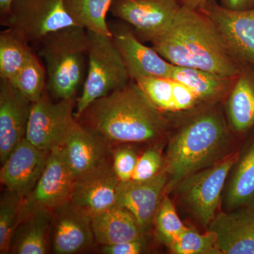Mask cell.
<instances>
[{
  "label": "cell",
  "instance_id": "22",
  "mask_svg": "<svg viewBox=\"0 0 254 254\" xmlns=\"http://www.w3.org/2000/svg\"><path fill=\"white\" fill-rule=\"evenodd\" d=\"M53 211L42 209L26 217L16 228L10 254L48 253V236L53 228Z\"/></svg>",
  "mask_w": 254,
  "mask_h": 254
},
{
  "label": "cell",
  "instance_id": "13",
  "mask_svg": "<svg viewBox=\"0 0 254 254\" xmlns=\"http://www.w3.org/2000/svg\"><path fill=\"white\" fill-rule=\"evenodd\" d=\"M119 182L113 165L107 162L75 180L70 203L88 218H94L117 205Z\"/></svg>",
  "mask_w": 254,
  "mask_h": 254
},
{
  "label": "cell",
  "instance_id": "20",
  "mask_svg": "<svg viewBox=\"0 0 254 254\" xmlns=\"http://www.w3.org/2000/svg\"><path fill=\"white\" fill-rule=\"evenodd\" d=\"M225 102L232 131L245 133L254 127V66H242Z\"/></svg>",
  "mask_w": 254,
  "mask_h": 254
},
{
  "label": "cell",
  "instance_id": "9",
  "mask_svg": "<svg viewBox=\"0 0 254 254\" xmlns=\"http://www.w3.org/2000/svg\"><path fill=\"white\" fill-rule=\"evenodd\" d=\"M181 7L176 0H114L110 12L131 26L140 41L151 43L170 28Z\"/></svg>",
  "mask_w": 254,
  "mask_h": 254
},
{
  "label": "cell",
  "instance_id": "5",
  "mask_svg": "<svg viewBox=\"0 0 254 254\" xmlns=\"http://www.w3.org/2000/svg\"><path fill=\"white\" fill-rule=\"evenodd\" d=\"M88 67L81 95L76 100L75 118L102 97L131 81L123 58L112 36L88 31Z\"/></svg>",
  "mask_w": 254,
  "mask_h": 254
},
{
  "label": "cell",
  "instance_id": "19",
  "mask_svg": "<svg viewBox=\"0 0 254 254\" xmlns=\"http://www.w3.org/2000/svg\"><path fill=\"white\" fill-rule=\"evenodd\" d=\"M53 252L77 254L93 245L95 240L91 219L76 210L69 200L53 210Z\"/></svg>",
  "mask_w": 254,
  "mask_h": 254
},
{
  "label": "cell",
  "instance_id": "10",
  "mask_svg": "<svg viewBox=\"0 0 254 254\" xmlns=\"http://www.w3.org/2000/svg\"><path fill=\"white\" fill-rule=\"evenodd\" d=\"M74 181L63 146L56 147L50 151L46 168L36 187L23 198L20 222L37 210L53 211L68 201Z\"/></svg>",
  "mask_w": 254,
  "mask_h": 254
},
{
  "label": "cell",
  "instance_id": "8",
  "mask_svg": "<svg viewBox=\"0 0 254 254\" xmlns=\"http://www.w3.org/2000/svg\"><path fill=\"white\" fill-rule=\"evenodd\" d=\"M77 98L53 101L48 90L33 103L26 138L39 149L50 152L63 146L68 131L76 121Z\"/></svg>",
  "mask_w": 254,
  "mask_h": 254
},
{
  "label": "cell",
  "instance_id": "33",
  "mask_svg": "<svg viewBox=\"0 0 254 254\" xmlns=\"http://www.w3.org/2000/svg\"><path fill=\"white\" fill-rule=\"evenodd\" d=\"M138 158L136 151L130 147H120L114 150L112 165L119 181L131 180Z\"/></svg>",
  "mask_w": 254,
  "mask_h": 254
},
{
  "label": "cell",
  "instance_id": "37",
  "mask_svg": "<svg viewBox=\"0 0 254 254\" xmlns=\"http://www.w3.org/2000/svg\"><path fill=\"white\" fill-rule=\"evenodd\" d=\"M13 0H0V14L1 18L4 17L9 13L10 6Z\"/></svg>",
  "mask_w": 254,
  "mask_h": 254
},
{
  "label": "cell",
  "instance_id": "27",
  "mask_svg": "<svg viewBox=\"0 0 254 254\" xmlns=\"http://www.w3.org/2000/svg\"><path fill=\"white\" fill-rule=\"evenodd\" d=\"M9 81L31 103L41 99L47 91V73L36 52Z\"/></svg>",
  "mask_w": 254,
  "mask_h": 254
},
{
  "label": "cell",
  "instance_id": "17",
  "mask_svg": "<svg viewBox=\"0 0 254 254\" xmlns=\"http://www.w3.org/2000/svg\"><path fill=\"white\" fill-rule=\"evenodd\" d=\"M208 231L215 235L218 254H254L253 210L240 208L217 214Z\"/></svg>",
  "mask_w": 254,
  "mask_h": 254
},
{
  "label": "cell",
  "instance_id": "26",
  "mask_svg": "<svg viewBox=\"0 0 254 254\" xmlns=\"http://www.w3.org/2000/svg\"><path fill=\"white\" fill-rule=\"evenodd\" d=\"M114 0H64L68 15L78 26L88 31L112 36L107 14Z\"/></svg>",
  "mask_w": 254,
  "mask_h": 254
},
{
  "label": "cell",
  "instance_id": "11",
  "mask_svg": "<svg viewBox=\"0 0 254 254\" xmlns=\"http://www.w3.org/2000/svg\"><path fill=\"white\" fill-rule=\"evenodd\" d=\"M201 12L211 20L237 63L254 66V8L235 11L213 0Z\"/></svg>",
  "mask_w": 254,
  "mask_h": 254
},
{
  "label": "cell",
  "instance_id": "25",
  "mask_svg": "<svg viewBox=\"0 0 254 254\" xmlns=\"http://www.w3.org/2000/svg\"><path fill=\"white\" fill-rule=\"evenodd\" d=\"M35 53L33 47L16 30L0 33V77L11 81Z\"/></svg>",
  "mask_w": 254,
  "mask_h": 254
},
{
  "label": "cell",
  "instance_id": "24",
  "mask_svg": "<svg viewBox=\"0 0 254 254\" xmlns=\"http://www.w3.org/2000/svg\"><path fill=\"white\" fill-rule=\"evenodd\" d=\"M227 188V208L235 210L248 205L254 198V140L237 159Z\"/></svg>",
  "mask_w": 254,
  "mask_h": 254
},
{
  "label": "cell",
  "instance_id": "6",
  "mask_svg": "<svg viewBox=\"0 0 254 254\" xmlns=\"http://www.w3.org/2000/svg\"><path fill=\"white\" fill-rule=\"evenodd\" d=\"M238 158L237 155H229L215 165L192 174L177 185L182 203L203 226H208L217 215L227 177Z\"/></svg>",
  "mask_w": 254,
  "mask_h": 254
},
{
  "label": "cell",
  "instance_id": "30",
  "mask_svg": "<svg viewBox=\"0 0 254 254\" xmlns=\"http://www.w3.org/2000/svg\"><path fill=\"white\" fill-rule=\"evenodd\" d=\"M155 220L158 236L167 247L189 228L177 215L175 205L168 196L160 202Z\"/></svg>",
  "mask_w": 254,
  "mask_h": 254
},
{
  "label": "cell",
  "instance_id": "14",
  "mask_svg": "<svg viewBox=\"0 0 254 254\" xmlns=\"http://www.w3.org/2000/svg\"><path fill=\"white\" fill-rule=\"evenodd\" d=\"M50 152L24 138L2 164L0 181L6 190L26 198L35 188L46 168Z\"/></svg>",
  "mask_w": 254,
  "mask_h": 254
},
{
  "label": "cell",
  "instance_id": "4",
  "mask_svg": "<svg viewBox=\"0 0 254 254\" xmlns=\"http://www.w3.org/2000/svg\"><path fill=\"white\" fill-rule=\"evenodd\" d=\"M36 48L44 61L50 96L57 100L77 98L88 67V31L78 26L64 28L43 38Z\"/></svg>",
  "mask_w": 254,
  "mask_h": 254
},
{
  "label": "cell",
  "instance_id": "32",
  "mask_svg": "<svg viewBox=\"0 0 254 254\" xmlns=\"http://www.w3.org/2000/svg\"><path fill=\"white\" fill-rule=\"evenodd\" d=\"M163 165V157L159 150L155 148L145 150L138 157L132 181L143 182L153 179L161 173Z\"/></svg>",
  "mask_w": 254,
  "mask_h": 254
},
{
  "label": "cell",
  "instance_id": "36",
  "mask_svg": "<svg viewBox=\"0 0 254 254\" xmlns=\"http://www.w3.org/2000/svg\"><path fill=\"white\" fill-rule=\"evenodd\" d=\"M182 6L195 11H202L213 0H176Z\"/></svg>",
  "mask_w": 254,
  "mask_h": 254
},
{
  "label": "cell",
  "instance_id": "29",
  "mask_svg": "<svg viewBox=\"0 0 254 254\" xmlns=\"http://www.w3.org/2000/svg\"><path fill=\"white\" fill-rule=\"evenodd\" d=\"M134 81L162 113L176 114L173 78L149 76Z\"/></svg>",
  "mask_w": 254,
  "mask_h": 254
},
{
  "label": "cell",
  "instance_id": "3",
  "mask_svg": "<svg viewBox=\"0 0 254 254\" xmlns=\"http://www.w3.org/2000/svg\"><path fill=\"white\" fill-rule=\"evenodd\" d=\"M175 66L198 68L236 77L242 66L233 58L215 25L199 11L182 6L173 23L151 43Z\"/></svg>",
  "mask_w": 254,
  "mask_h": 254
},
{
  "label": "cell",
  "instance_id": "15",
  "mask_svg": "<svg viewBox=\"0 0 254 254\" xmlns=\"http://www.w3.org/2000/svg\"><path fill=\"white\" fill-rule=\"evenodd\" d=\"M33 103L9 81H0V161H6L20 142L26 138Z\"/></svg>",
  "mask_w": 254,
  "mask_h": 254
},
{
  "label": "cell",
  "instance_id": "35",
  "mask_svg": "<svg viewBox=\"0 0 254 254\" xmlns=\"http://www.w3.org/2000/svg\"><path fill=\"white\" fill-rule=\"evenodd\" d=\"M220 4L226 9L245 11L254 8V0H220Z\"/></svg>",
  "mask_w": 254,
  "mask_h": 254
},
{
  "label": "cell",
  "instance_id": "31",
  "mask_svg": "<svg viewBox=\"0 0 254 254\" xmlns=\"http://www.w3.org/2000/svg\"><path fill=\"white\" fill-rule=\"evenodd\" d=\"M168 247L175 254H218L213 232L200 234L190 227Z\"/></svg>",
  "mask_w": 254,
  "mask_h": 254
},
{
  "label": "cell",
  "instance_id": "7",
  "mask_svg": "<svg viewBox=\"0 0 254 254\" xmlns=\"http://www.w3.org/2000/svg\"><path fill=\"white\" fill-rule=\"evenodd\" d=\"M1 25L16 30L31 45L69 26H76L68 15L64 0H13Z\"/></svg>",
  "mask_w": 254,
  "mask_h": 254
},
{
  "label": "cell",
  "instance_id": "2",
  "mask_svg": "<svg viewBox=\"0 0 254 254\" xmlns=\"http://www.w3.org/2000/svg\"><path fill=\"white\" fill-rule=\"evenodd\" d=\"M187 113L167 150L164 171L170 187L228 156L231 128L218 104L200 105Z\"/></svg>",
  "mask_w": 254,
  "mask_h": 254
},
{
  "label": "cell",
  "instance_id": "1",
  "mask_svg": "<svg viewBox=\"0 0 254 254\" xmlns=\"http://www.w3.org/2000/svg\"><path fill=\"white\" fill-rule=\"evenodd\" d=\"M76 120L108 143H153L169 127L165 114L134 81L95 100Z\"/></svg>",
  "mask_w": 254,
  "mask_h": 254
},
{
  "label": "cell",
  "instance_id": "12",
  "mask_svg": "<svg viewBox=\"0 0 254 254\" xmlns=\"http://www.w3.org/2000/svg\"><path fill=\"white\" fill-rule=\"evenodd\" d=\"M108 24L131 81L149 76L171 78L175 65L143 44L131 26L119 19L108 21Z\"/></svg>",
  "mask_w": 254,
  "mask_h": 254
},
{
  "label": "cell",
  "instance_id": "23",
  "mask_svg": "<svg viewBox=\"0 0 254 254\" xmlns=\"http://www.w3.org/2000/svg\"><path fill=\"white\" fill-rule=\"evenodd\" d=\"M171 78L188 86L204 104H218L226 99L237 76L230 77L205 70L175 65Z\"/></svg>",
  "mask_w": 254,
  "mask_h": 254
},
{
  "label": "cell",
  "instance_id": "34",
  "mask_svg": "<svg viewBox=\"0 0 254 254\" xmlns=\"http://www.w3.org/2000/svg\"><path fill=\"white\" fill-rule=\"evenodd\" d=\"M144 242L143 240L128 241L112 245H104L102 253L105 254H138L143 252Z\"/></svg>",
  "mask_w": 254,
  "mask_h": 254
},
{
  "label": "cell",
  "instance_id": "18",
  "mask_svg": "<svg viewBox=\"0 0 254 254\" xmlns=\"http://www.w3.org/2000/svg\"><path fill=\"white\" fill-rule=\"evenodd\" d=\"M63 148L75 180L108 162V142L82 126L76 120L68 131Z\"/></svg>",
  "mask_w": 254,
  "mask_h": 254
},
{
  "label": "cell",
  "instance_id": "16",
  "mask_svg": "<svg viewBox=\"0 0 254 254\" xmlns=\"http://www.w3.org/2000/svg\"><path fill=\"white\" fill-rule=\"evenodd\" d=\"M168 182V175L164 170L146 181L120 182L117 205L129 211L144 232L155 218Z\"/></svg>",
  "mask_w": 254,
  "mask_h": 254
},
{
  "label": "cell",
  "instance_id": "28",
  "mask_svg": "<svg viewBox=\"0 0 254 254\" xmlns=\"http://www.w3.org/2000/svg\"><path fill=\"white\" fill-rule=\"evenodd\" d=\"M23 198L6 190L0 200V254H10L11 241L20 223Z\"/></svg>",
  "mask_w": 254,
  "mask_h": 254
},
{
  "label": "cell",
  "instance_id": "21",
  "mask_svg": "<svg viewBox=\"0 0 254 254\" xmlns=\"http://www.w3.org/2000/svg\"><path fill=\"white\" fill-rule=\"evenodd\" d=\"M95 240L103 246L141 240L143 231L129 211L116 205L91 219Z\"/></svg>",
  "mask_w": 254,
  "mask_h": 254
}]
</instances>
